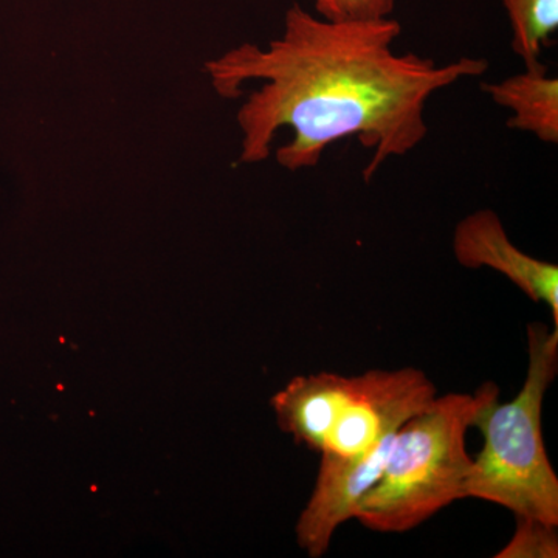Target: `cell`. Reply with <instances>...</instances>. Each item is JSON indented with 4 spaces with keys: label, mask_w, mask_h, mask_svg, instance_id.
<instances>
[{
    "label": "cell",
    "mask_w": 558,
    "mask_h": 558,
    "mask_svg": "<svg viewBox=\"0 0 558 558\" xmlns=\"http://www.w3.org/2000/svg\"><path fill=\"white\" fill-rule=\"evenodd\" d=\"M402 25L395 17L330 21L293 3L281 36L267 47L244 43L204 65L219 97L236 100L259 81L236 113L240 161L267 160L281 130L292 138L275 153L288 171L318 167L329 146L357 138L371 150L363 170L373 180L389 159L417 148L428 135L433 95L488 70L484 58L447 64L395 50Z\"/></svg>",
    "instance_id": "cell-1"
},
{
    "label": "cell",
    "mask_w": 558,
    "mask_h": 558,
    "mask_svg": "<svg viewBox=\"0 0 558 558\" xmlns=\"http://www.w3.org/2000/svg\"><path fill=\"white\" fill-rule=\"evenodd\" d=\"M499 400L486 381L475 392L435 396L400 425L379 481L355 506L352 519L380 534H403L465 497L473 458L465 447L470 428Z\"/></svg>",
    "instance_id": "cell-2"
},
{
    "label": "cell",
    "mask_w": 558,
    "mask_h": 558,
    "mask_svg": "<svg viewBox=\"0 0 558 558\" xmlns=\"http://www.w3.org/2000/svg\"><path fill=\"white\" fill-rule=\"evenodd\" d=\"M527 373L519 395L495 403L476 428L483 450L473 459L465 497L558 527V476L543 438V402L558 373V328L527 326Z\"/></svg>",
    "instance_id": "cell-3"
},
{
    "label": "cell",
    "mask_w": 558,
    "mask_h": 558,
    "mask_svg": "<svg viewBox=\"0 0 558 558\" xmlns=\"http://www.w3.org/2000/svg\"><path fill=\"white\" fill-rule=\"evenodd\" d=\"M436 387L424 371L371 369L362 376L295 377L271 399L279 428L322 457L369 453L428 405Z\"/></svg>",
    "instance_id": "cell-4"
},
{
    "label": "cell",
    "mask_w": 558,
    "mask_h": 558,
    "mask_svg": "<svg viewBox=\"0 0 558 558\" xmlns=\"http://www.w3.org/2000/svg\"><path fill=\"white\" fill-rule=\"evenodd\" d=\"M451 247L465 269L498 271L529 300L545 304L558 328V267L517 247L494 209H478L459 220Z\"/></svg>",
    "instance_id": "cell-5"
},
{
    "label": "cell",
    "mask_w": 558,
    "mask_h": 558,
    "mask_svg": "<svg viewBox=\"0 0 558 558\" xmlns=\"http://www.w3.org/2000/svg\"><path fill=\"white\" fill-rule=\"evenodd\" d=\"M495 105L508 109L510 130L529 132L548 145L558 143V80L542 61L498 83H484Z\"/></svg>",
    "instance_id": "cell-6"
},
{
    "label": "cell",
    "mask_w": 558,
    "mask_h": 558,
    "mask_svg": "<svg viewBox=\"0 0 558 558\" xmlns=\"http://www.w3.org/2000/svg\"><path fill=\"white\" fill-rule=\"evenodd\" d=\"M510 22L513 53L526 65L535 64L543 47L558 31V0H501Z\"/></svg>",
    "instance_id": "cell-7"
},
{
    "label": "cell",
    "mask_w": 558,
    "mask_h": 558,
    "mask_svg": "<svg viewBox=\"0 0 558 558\" xmlns=\"http://www.w3.org/2000/svg\"><path fill=\"white\" fill-rule=\"evenodd\" d=\"M557 526L542 521L517 519L512 538L495 558H557Z\"/></svg>",
    "instance_id": "cell-8"
},
{
    "label": "cell",
    "mask_w": 558,
    "mask_h": 558,
    "mask_svg": "<svg viewBox=\"0 0 558 558\" xmlns=\"http://www.w3.org/2000/svg\"><path fill=\"white\" fill-rule=\"evenodd\" d=\"M315 14L330 21L384 20L395 14L398 0H312Z\"/></svg>",
    "instance_id": "cell-9"
}]
</instances>
